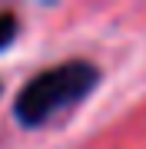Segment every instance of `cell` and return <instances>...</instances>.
Masks as SVG:
<instances>
[{
	"instance_id": "cell-1",
	"label": "cell",
	"mask_w": 146,
	"mask_h": 149,
	"mask_svg": "<svg viewBox=\"0 0 146 149\" xmlns=\"http://www.w3.org/2000/svg\"><path fill=\"white\" fill-rule=\"evenodd\" d=\"M96 83H100V70L90 60H66L50 70H40L20 86L13 100V116L27 129L43 126L53 116L83 103L96 90Z\"/></svg>"
},
{
	"instance_id": "cell-2",
	"label": "cell",
	"mask_w": 146,
	"mask_h": 149,
	"mask_svg": "<svg viewBox=\"0 0 146 149\" xmlns=\"http://www.w3.org/2000/svg\"><path fill=\"white\" fill-rule=\"evenodd\" d=\"M20 33V20L13 13H0V50H7Z\"/></svg>"
}]
</instances>
